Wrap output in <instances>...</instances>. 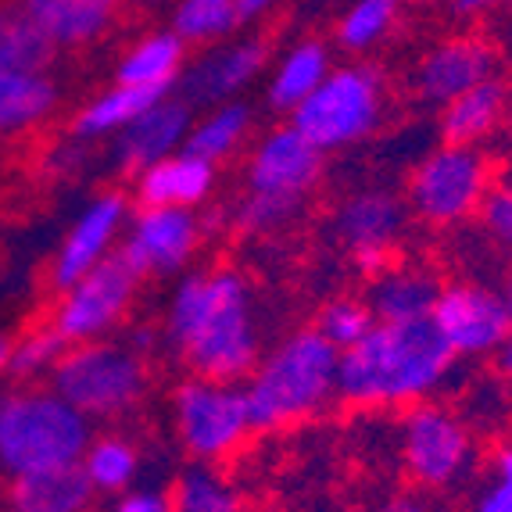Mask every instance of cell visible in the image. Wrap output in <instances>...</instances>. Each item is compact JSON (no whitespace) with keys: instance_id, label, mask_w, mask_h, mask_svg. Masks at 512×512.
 I'll return each instance as SVG.
<instances>
[{"instance_id":"6da1fadb","label":"cell","mask_w":512,"mask_h":512,"mask_svg":"<svg viewBox=\"0 0 512 512\" xmlns=\"http://www.w3.org/2000/svg\"><path fill=\"white\" fill-rule=\"evenodd\" d=\"M162 337L194 376L244 384L262 359L255 291L237 269H197L176 280Z\"/></svg>"},{"instance_id":"7a4b0ae2","label":"cell","mask_w":512,"mask_h":512,"mask_svg":"<svg viewBox=\"0 0 512 512\" xmlns=\"http://www.w3.org/2000/svg\"><path fill=\"white\" fill-rule=\"evenodd\" d=\"M455 362L430 319L376 323L359 344L341 351L337 402L362 412L430 402L452 380Z\"/></svg>"},{"instance_id":"3957f363","label":"cell","mask_w":512,"mask_h":512,"mask_svg":"<svg viewBox=\"0 0 512 512\" xmlns=\"http://www.w3.org/2000/svg\"><path fill=\"white\" fill-rule=\"evenodd\" d=\"M337 362L341 351L316 326L273 344L244 380L255 430H283L319 416L337 398Z\"/></svg>"},{"instance_id":"277c9868","label":"cell","mask_w":512,"mask_h":512,"mask_svg":"<svg viewBox=\"0 0 512 512\" xmlns=\"http://www.w3.org/2000/svg\"><path fill=\"white\" fill-rule=\"evenodd\" d=\"M90 441V419L51 384L0 391V473L11 480L54 466H76Z\"/></svg>"},{"instance_id":"5b68a950","label":"cell","mask_w":512,"mask_h":512,"mask_svg":"<svg viewBox=\"0 0 512 512\" xmlns=\"http://www.w3.org/2000/svg\"><path fill=\"white\" fill-rule=\"evenodd\" d=\"M387 115V79L376 65L348 61L291 111V126L323 154L348 151L373 137Z\"/></svg>"},{"instance_id":"8992f818","label":"cell","mask_w":512,"mask_h":512,"mask_svg":"<svg viewBox=\"0 0 512 512\" xmlns=\"http://www.w3.org/2000/svg\"><path fill=\"white\" fill-rule=\"evenodd\" d=\"M51 387L94 419H119L133 412L147 394V359L126 341H86L69 344L58 366L51 369Z\"/></svg>"},{"instance_id":"52a82bcc","label":"cell","mask_w":512,"mask_h":512,"mask_svg":"<svg viewBox=\"0 0 512 512\" xmlns=\"http://www.w3.org/2000/svg\"><path fill=\"white\" fill-rule=\"evenodd\" d=\"M172 427H176L183 452L194 462L215 466L230 459L255 434L244 384L190 373L172 391Z\"/></svg>"},{"instance_id":"ba28073f","label":"cell","mask_w":512,"mask_h":512,"mask_svg":"<svg viewBox=\"0 0 512 512\" xmlns=\"http://www.w3.org/2000/svg\"><path fill=\"white\" fill-rule=\"evenodd\" d=\"M491 183H495V172L480 147L441 144L423 154L412 169L405 205L419 222L448 230L477 215Z\"/></svg>"},{"instance_id":"9c48e42d","label":"cell","mask_w":512,"mask_h":512,"mask_svg":"<svg viewBox=\"0 0 512 512\" xmlns=\"http://www.w3.org/2000/svg\"><path fill=\"white\" fill-rule=\"evenodd\" d=\"M398 459L412 484H419L423 491L462 484L477 459L470 423L448 405H409L402 409V423H398Z\"/></svg>"},{"instance_id":"30bf717a","label":"cell","mask_w":512,"mask_h":512,"mask_svg":"<svg viewBox=\"0 0 512 512\" xmlns=\"http://www.w3.org/2000/svg\"><path fill=\"white\" fill-rule=\"evenodd\" d=\"M137 287L140 276L119 255H108L83 280L72 283L69 291H61L58 308L51 312V326L65 344L101 341L129 316Z\"/></svg>"},{"instance_id":"8fae6325","label":"cell","mask_w":512,"mask_h":512,"mask_svg":"<svg viewBox=\"0 0 512 512\" xmlns=\"http://www.w3.org/2000/svg\"><path fill=\"white\" fill-rule=\"evenodd\" d=\"M430 323L441 333L455 359H487L498 355L502 344L512 337L509 308L502 291L480 280H452L441 283L434 301Z\"/></svg>"},{"instance_id":"7c38bea8","label":"cell","mask_w":512,"mask_h":512,"mask_svg":"<svg viewBox=\"0 0 512 512\" xmlns=\"http://www.w3.org/2000/svg\"><path fill=\"white\" fill-rule=\"evenodd\" d=\"M323 169L326 154L308 144L291 122H283V126L262 133V140L251 147L244 183H248V197L276 201V205L298 212L308 194L319 187Z\"/></svg>"},{"instance_id":"4fadbf2b","label":"cell","mask_w":512,"mask_h":512,"mask_svg":"<svg viewBox=\"0 0 512 512\" xmlns=\"http://www.w3.org/2000/svg\"><path fill=\"white\" fill-rule=\"evenodd\" d=\"M205 226L194 208H137L122 233L119 258L144 280V276H176L190 265L201 248Z\"/></svg>"},{"instance_id":"5bb4252c","label":"cell","mask_w":512,"mask_h":512,"mask_svg":"<svg viewBox=\"0 0 512 512\" xmlns=\"http://www.w3.org/2000/svg\"><path fill=\"white\" fill-rule=\"evenodd\" d=\"M405 219H409V205L402 197L384 187H369L344 197L333 215V233L344 244L355 269L373 276L384 265H391L394 248L405 233Z\"/></svg>"},{"instance_id":"9a60e30c","label":"cell","mask_w":512,"mask_h":512,"mask_svg":"<svg viewBox=\"0 0 512 512\" xmlns=\"http://www.w3.org/2000/svg\"><path fill=\"white\" fill-rule=\"evenodd\" d=\"M129 222V197L119 190H104L97 194L83 212L76 215V222L69 226L65 240H61L58 255L51 262V287L54 291H69L72 283L83 280L90 269L104 262L108 255H115V244L122 240Z\"/></svg>"},{"instance_id":"2e32d148","label":"cell","mask_w":512,"mask_h":512,"mask_svg":"<svg viewBox=\"0 0 512 512\" xmlns=\"http://www.w3.org/2000/svg\"><path fill=\"white\" fill-rule=\"evenodd\" d=\"M269 65V43L258 36L244 40H222L215 47H205L194 61H187L176 94L194 108V104H222L237 101Z\"/></svg>"},{"instance_id":"e0dca14e","label":"cell","mask_w":512,"mask_h":512,"mask_svg":"<svg viewBox=\"0 0 512 512\" xmlns=\"http://www.w3.org/2000/svg\"><path fill=\"white\" fill-rule=\"evenodd\" d=\"M495 61V47L484 36H448L419 58L416 76H412L416 97L430 108H444L459 94L495 76Z\"/></svg>"},{"instance_id":"ac0fdd59","label":"cell","mask_w":512,"mask_h":512,"mask_svg":"<svg viewBox=\"0 0 512 512\" xmlns=\"http://www.w3.org/2000/svg\"><path fill=\"white\" fill-rule=\"evenodd\" d=\"M190 122H194V108H190L180 94L162 97V101L151 104L140 119L129 122L122 133H115V162L137 176L147 165L183 151Z\"/></svg>"},{"instance_id":"d6986e66","label":"cell","mask_w":512,"mask_h":512,"mask_svg":"<svg viewBox=\"0 0 512 512\" xmlns=\"http://www.w3.org/2000/svg\"><path fill=\"white\" fill-rule=\"evenodd\" d=\"M215 183H219V165L190 151H176L133 176V197L140 208H197L215 194Z\"/></svg>"},{"instance_id":"ffe728a7","label":"cell","mask_w":512,"mask_h":512,"mask_svg":"<svg viewBox=\"0 0 512 512\" xmlns=\"http://www.w3.org/2000/svg\"><path fill=\"white\" fill-rule=\"evenodd\" d=\"M58 51L90 47L119 22L122 0H15Z\"/></svg>"},{"instance_id":"44dd1931","label":"cell","mask_w":512,"mask_h":512,"mask_svg":"<svg viewBox=\"0 0 512 512\" xmlns=\"http://www.w3.org/2000/svg\"><path fill=\"white\" fill-rule=\"evenodd\" d=\"M437 294H441V280L430 269L391 262L369 276L366 305L373 308L376 323H412V319H430Z\"/></svg>"},{"instance_id":"7402d4cb","label":"cell","mask_w":512,"mask_h":512,"mask_svg":"<svg viewBox=\"0 0 512 512\" xmlns=\"http://www.w3.org/2000/svg\"><path fill=\"white\" fill-rule=\"evenodd\" d=\"M190 47L172 33V29H151L137 36L122 51L115 65V83L119 86H147V90H165L172 94L187 69Z\"/></svg>"},{"instance_id":"603a6c76","label":"cell","mask_w":512,"mask_h":512,"mask_svg":"<svg viewBox=\"0 0 512 512\" xmlns=\"http://www.w3.org/2000/svg\"><path fill=\"white\" fill-rule=\"evenodd\" d=\"M333 58L330 47L323 40H298L291 43L287 51L276 58L273 72H269V83H265V101L273 111L291 115L301 101L312 97L319 83L330 76Z\"/></svg>"},{"instance_id":"cb8c5ba5","label":"cell","mask_w":512,"mask_h":512,"mask_svg":"<svg viewBox=\"0 0 512 512\" xmlns=\"http://www.w3.org/2000/svg\"><path fill=\"white\" fill-rule=\"evenodd\" d=\"M505 108H509V90H505L502 79H484L473 90L459 94L455 101H448L441 108V129L444 144H466L477 147L484 137H491L505 119Z\"/></svg>"},{"instance_id":"d4e9b609","label":"cell","mask_w":512,"mask_h":512,"mask_svg":"<svg viewBox=\"0 0 512 512\" xmlns=\"http://www.w3.org/2000/svg\"><path fill=\"white\" fill-rule=\"evenodd\" d=\"M8 502L11 512H86L94 505V487L76 462L15 477L8 487Z\"/></svg>"},{"instance_id":"484cf974","label":"cell","mask_w":512,"mask_h":512,"mask_svg":"<svg viewBox=\"0 0 512 512\" xmlns=\"http://www.w3.org/2000/svg\"><path fill=\"white\" fill-rule=\"evenodd\" d=\"M58 108V83L51 72L0 69V137H18L43 126Z\"/></svg>"},{"instance_id":"4316f807","label":"cell","mask_w":512,"mask_h":512,"mask_svg":"<svg viewBox=\"0 0 512 512\" xmlns=\"http://www.w3.org/2000/svg\"><path fill=\"white\" fill-rule=\"evenodd\" d=\"M176 94V90H172ZM162 97H169L165 90H147V86H108V90H101V94L94 97V101H86L83 108H79L76 122H72V129H76L79 140H104V137H115V133H122V129L129 126L133 119H140L151 104H158Z\"/></svg>"},{"instance_id":"83f0119b","label":"cell","mask_w":512,"mask_h":512,"mask_svg":"<svg viewBox=\"0 0 512 512\" xmlns=\"http://www.w3.org/2000/svg\"><path fill=\"white\" fill-rule=\"evenodd\" d=\"M251 122H255V115H251V108L244 101L212 104L201 119L190 122L183 151L197 154V158H205V162H212V165H222L251 137Z\"/></svg>"},{"instance_id":"f1b7e54d","label":"cell","mask_w":512,"mask_h":512,"mask_svg":"<svg viewBox=\"0 0 512 512\" xmlns=\"http://www.w3.org/2000/svg\"><path fill=\"white\" fill-rule=\"evenodd\" d=\"M58 47L51 36L22 11V4H0V69L8 72H47Z\"/></svg>"},{"instance_id":"f546056e","label":"cell","mask_w":512,"mask_h":512,"mask_svg":"<svg viewBox=\"0 0 512 512\" xmlns=\"http://www.w3.org/2000/svg\"><path fill=\"white\" fill-rule=\"evenodd\" d=\"M79 470L86 473L94 495H122L133 487L140 473V452L137 444L122 434H101L86 444L83 459H79Z\"/></svg>"},{"instance_id":"4dcf8cb0","label":"cell","mask_w":512,"mask_h":512,"mask_svg":"<svg viewBox=\"0 0 512 512\" xmlns=\"http://www.w3.org/2000/svg\"><path fill=\"white\" fill-rule=\"evenodd\" d=\"M244 18L237 11V0H176L169 4V29L187 47H215L230 40Z\"/></svg>"},{"instance_id":"1f68e13d","label":"cell","mask_w":512,"mask_h":512,"mask_svg":"<svg viewBox=\"0 0 512 512\" xmlns=\"http://www.w3.org/2000/svg\"><path fill=\"white\" fill-rule=\"evenodd\" d=\"M169 498L172 512H251L244 495L208 462H190Z\"/></svg>"},{"instance_id":"d6a6232c","label":"cell","mask_w":512,"mask_h":512,"mask_svg":"<svg viewBox=\"0 0 512 512\" xmlns=\"http://www.w3.org/2000/svg\"><path fill=\"white\" fill-rule=\"evenodd\" d=\"M398 22V0H351L337 18L333 40L348 54H366L384 43Z\"/></svg>"},{"instance_id":"836d02e7","label":"cell","mask_w":512,"mask_h":512,"mask_svg":"<svg viewBox=\"0 0 512 512\" xmlns=\"http://www.w3.org/2000/svg\"><path fill=\"white\" fill-rule=\"evenodd\" d=\"M373 326H376V316H373V308L366 305V298H348V294L326 301L316 316V330L323 333L337 351H348L351 344H359Z\"/></svg>"},{"instance_id":"e575fe53","label":"cell","mask_w":512,"mask_h":512,"mask_svg":"<svg viewBox=\"0 0 512 512\" xmlns=\"http://www.w3.org/2000/svg\"><path fill=\"white\" fill-rule=\"evenodd\" d=\"M65 348H69V344L61 341V333L54 330L51 323L26 330L15 341V351H11L8 376H15V380H33V376H43V373L51 376V369L58 366Z\"/></svg>"},{"instance_id":"d590c367","label":"cell","mask_w":512,"mask_h":512,"mask_svg":"<svg viewBox=\"0 0 512 512\" xmlns=\"http://www.w3.org/2000/svg\"><path fill=\"white\" fill-rule=\"evenodd\" d=\"M480 230L495 248L509 251L512 255V180L491 183V190L484 194L477 208Z\"/></svg>"},{"instance_id":"8d00e7d4","label":"cell","mask_w":512,"mask_h":512,"mask_svg":"<svg viewBox=\"0 0 512 512\" xmlns=\"http://www.w3.org/2000/svg\"><path fill=\"white\" fill-rule=\"evenodd\" d=\"M473 512H512V441L491 459V473L473 498Z\"/></svg>"},{"instance_id":"74e56055","label":"cell","mask_w":512,"mask_h":512,"mask_svg":"<svg viewBox=\"0 0 512 512\" xmlns=\"http://www.w3.org/2000/svg\"><path fill=\"white\" fill-rule=\"evenodd\" d=\"M108 512H172V498L158 487H129L111 498Z\"/></svg>"},{"instance_id":"f35d334b","label":"cell","mask_w":512,"mask_h":512,"mask_svg":"<svg viewBox=\"0 0 512 512\" xmlns=\"http://www.w3.org/2000/svg\"><path fill=\"white\" fill-rule=\"evenodd\" d=\"M369 512H434L430 502L419 491H394V495H384Z\"/></svg>"},{"instance_id":"ab89813d","label":"cell","mask_w":512,"mask_h":512,"mask_svg":"<svg viewBox=\"0 0 512 512\" xmlns=\"http://www.w3.org/2000/svg\"><path fill=\"white\" fill-rule=\"evenodd\" d=\"M512 0H452V11L462 18H473V15H487V11L495 8H509Z\"/></svg>"},{"instance_id":"60d3db41","label":"cell","mask_w":512,"mask_h":512,"mask_svg":"<svg viewBox=\"0 0 512 512\" xmlns=\"http://www.w3.org/2000/svg\"><path fill=\"white\" fill-rule=\"evenodd\" d=\"M154 341H158V333L147 330V326H137V330H133V333H129V337H126L129 348L137 351V355H144V359L154 351Z\"/></svg>"},{"instance_id":"b9f144b4","label":"cell","mask_w":512,"mask_h":512,"mask_svg":"<svg viewBox=\"0 0 512 512\" xmlns=\"http://www.w3.org/2000/svg\"><path fill=\"white\" fill-rule=\"evenodd\" d=\"M280 0H237V11L244 22H251V18H262L269 8H276Z\"/></svg>"},{"instance_id":"7bdbcfd3","label":"cell","mask_w":512,"mask_h":512,"mask_svg":"<svg viewBox=\"0 0 512 512\" xmlns=\"http://www.w3.org/2000/svg\"><path fill=\"white\" fill-rule=\"evenodd\" d=\"M498 373H502V380L512 387V337L502 344V351H498Z\"/></svg>"},{"instance_id":"ee69618b","label":"cell","mask_w":512,"mask_h":512,"mask_svg":"<svg viewBox=\"0 0 512 512\" xmlns=\"http://www.w3.org/2000/svg\"><path fill=\"white\" fill-rule=\"evenodd\" d=\"M11 351H15V337H8V333L0 330V376H8V369H11Z\"/></svg>"},{"instance_id":"f6af8a7d","label":"cell","mask_w":512,"mask_h":512,"mask_svg":"<svg viewBox=\"0 0 512 512\" xmlns=\"http://www.w3.org/2000/svg\"><path fill=\"white\" fill-rule=\"evenodd\" d=\"M502 298H505V308H509V323H512V265H509V276H505Z\"/></svg>"},{"instance_id":"bcb514c9","label":"cell","mask_w":512,"mask_h":512,"mask_svg":"<svg viewBox=\"0 0 512 512\" xmlns=\"http://www.w3.org/2000/svg\"><path fill=\"white\" fill-rule=\"evenodd\" d=\"M129 4H140V8H165V4H176V0H129Z\"/></svg>"},{"instance_id":"7dc6e473","label":"cell","mask_w":512,"mask_h":512,"mask_svg":"<svg viewBox=\"0 0 512 512\" xmlns=\"http://www.w3.org/2000/svg\"><path fill=\"white\" fill-rule=\"evenodd\" d=\"M398 4H409V0H398Z\"/></svg>"}]
</instances>
